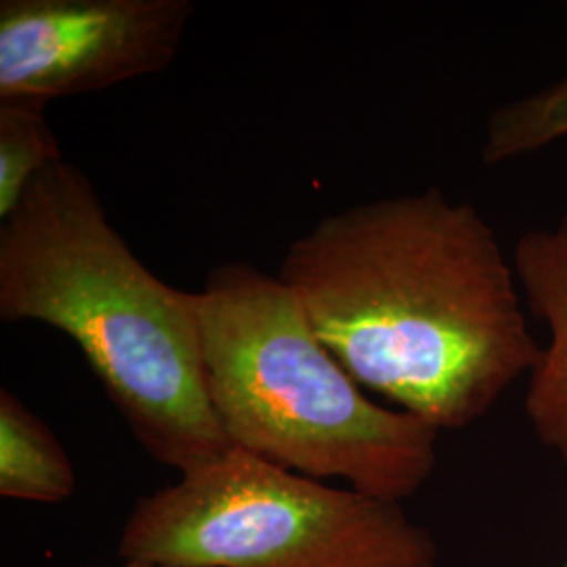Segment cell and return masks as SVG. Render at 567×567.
<instances>
[{
    "label": "cell",
    "instance_id": "cell-7",
    "mask_svg": "<svg viewBox=\"0 0 567 567\" xmlns=\"http://www.w3.org/2000/svg\"><path fill=\"white\" fill-rule=\"evenodd\" d=\"M76 489V473L60 440L7 389L0 391V496L58 505Z\"/></svg>",
    "mask_w": 567,
    "mask_h": 567
},
{
    "label": "cell",
    "instance_id": "cell-2",
    "mask_svg": "<svg viewBox=\"0 0 567 567\" xmlns=\"http://www.w3.org/2000/svg\"><path fill=\"white\" fill-rule=\"evenodd\" d=\"M0 318L68 334L161 465L185 473L234 447L206 389L198 292L168 286L135 257L65 158L0 225Z\"/></svg>",
    "mask_w": 567,
    "mask_h": 567
},
{
    "label": "cell",
    "instance_id": "cell-6",
    "mask_svg": "<svg viewBox=\"0 0 567 567\" xmlns=\"http://www.w3.org/2000/svg\"><path fill=\"white\" fill-rule=\"evenodd\" d=\"M513 269L529 313L550 334L529 372L527 421L540 444L567 463V210L557 224L517 240Z\"/></svg>",
    "mask_w": 567,
    "mask_h": 567
},
{
    "label": "cell",
    "instance_id": "cell-9",
    "mask_svg": "<svg viewBox=\"0 0 567 567\" xmlns=\"http://www.w3.org/2000/svg\"><path fill=\"white\" fill-rule=\"evenodd\" d=\"M61 158L44 107L0 103V221L16 213L42 171Z\"/></svg>",
    "mask_w": 567,
    "mask_h": 567
},
{
    "label": "cell",
    "instance_id": "cell-8",
    "mask_svg": "<svg viewBox=\"0 0 567 567\" xmlns=\"http://www.w3.org/2000/svg\"><path fill=\"white\" fill-rule=\"evenodd\" d=\"M567 140V76L498 105L486 124L482 161L503 164Z\"/></svg>",
    "mask_w": 567,
    "mask_h": 567
},
{
    "label": "cell",
    "instance_id": "cell-5",
    "mask_svg": "<svg viewBox=\"0 0 567 567\" xmlns=\"http://www.w3.org/2000/svg\"><path fill=\"white\" fill-rule=\"evenodd\" d=\"M189 0H2L0 103L47 107L166 70Z\"/></svg>",
    "mask_w": 567,
    "mask_h": 567
},
{
    "label": "cell",
    "instance_id": "cell-3",
    "mask_svg": "<svg viewBox=\"0 0 567 567\" xmlns=\"http://www.w3.org/2000/svg\"><path fill=\"white\" fill-rule=\"evenodd\" d=\"M198 311L206 389L231 446L391 503L425 486L440 431L372 402L278 276L219 265Z\"/></svg>",
    "mask_w": 567,
    "mask_h": 567
},
{
    "label": "cell",
    "instance_id": "cell-4",
    "mask_svg": "<svg viewBox=\"0 0 567 567\" xmlns=\"http://www.w3.org/2000/svg\"><path fill=\"white\" fill-rule=\"evenodd\" d=\"M118 555L158 567H435L440 548L402 503L231 447L140 498Z\"/></svg>",
    "mask_w": 567,
    "mask_h": 567
},
{
    "label": "cell",
    "instance_id": "cell-10",
    "mask_svg": "<svg viewBox=\"0 0 567 567\" xmlns=\"http://www.w3.org/2000/svg\"><path fill=\"white\" fill-rule=\"evenodd\" d=\"M118 567H158V566H147V564H133V561H124L122 566Z\"/></svg>",
    "mask_w": 567,
    "mask_h": 567
},
{
    "label": "cell",
    "instance_id": "cell-11",
    "mask_svg": "<svg viewBox=\"0 0 567 567\" xmlns=\"http://www.w3.org/2000/svg\"><path fill=\"white\" fill-rule=\"evenodd\" d=\"M566 567H567V564H566Z\"/></svg>",
    "mask_w": 567,
    "mask_h": 567
},
{
    "label": "cell",
    "instance_id": "cell-1",
    "mask_svg": "<svg viewBox=\"0 0 567 567\" xmlns=\"http://www.w3.org/2000/svg\"><path fill=\"white\" fill-rule=\"evenodd\" d=\"M278 278L360 385L437 431L486 416L543 353L494 227L437 187L326 215Z\"/></svg>",
    "mask_w": 567,
    "mask_h": 567
}]
</instances>
